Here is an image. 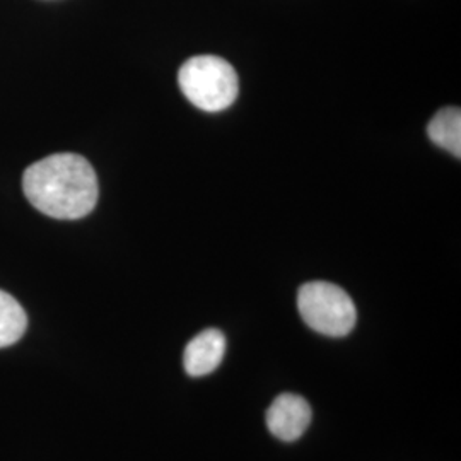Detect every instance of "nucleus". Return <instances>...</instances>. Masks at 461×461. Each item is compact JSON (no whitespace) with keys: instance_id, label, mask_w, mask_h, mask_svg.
<instances>
[{"instance_id":"nucleus-1","label":"nucleus","mask_w":461,"mask_h":461,"mask_svg":"<svg viewBox=\"0 0 461 461\" xmlns=\"http://www.w3.org/2000/svg\"><path fill=\"white\" fill-rule=\"evenodd\" d=\"M23 190L36 211L62 221L89 214L98 202V176L79 154H53L30 166Z\"/></svg>"},{"instance_id":"nucleus-5","label":"nucleus","mask_w":461,"mask_h":461,"mask_svg":"<svg viewBox=\"0 0 461 461\" xmlns=\"http://www.w3.org/2000/svg\"><path fill=\"white\" fill-rule=\"evenodd\" d=\"M226 337L221 330L207 329L195 335L183 352V366L188 376L200 378L211 375L222 363Z\"/></svg>"},{"instance_id":"nucleus-3","label":"nucleus","mask_w":461,"mask_h":461,"mask_svg":"<svg viewBox=\"0 0 461 461\" xmlns=\"http://www.w3.org/2000/svg\"><path fill=\"white\" fill-rule=\"evenodd\" d=\"M297 310L310 329L327 337H346L357 321L356 304L350 296L342 287L323 280L301 285Z\"/></svg>"},{"instance_id":"nucleus-4","label":"nucleus","mask_w":461,"mask_h":461,"mask_svg":"<svg viewBox=\"0 0 461 461\" xmlns=\"http://www.w3.org/2000/svg\"><path fill=\"white\" fill-rule=\"evenodd\" d=\"M312 422V407L296 393H282L267 411V428L285 443L299 439Z\"/></svg>"},{"instance_id":"nucleus-6","label":"nucleus","mask_w":461,"mask_h":461,"mask_svg":"<svg viewBox=\"0 0 461 461\" xmlns=\"http://www.w3.org/2000/svg\"><path fill=\"white\" fill-rule=\"evenodd\" d=\"M429 139L455 158L461 156L460 108H445L438 112L428 125Z\"/></svg>"},{"instance_id":"nucleus-2","label":"nucleus","mask_w":461,"mask_h":461,"mask_svg":"<svg viewBox=\"0 0 461 461\" xmlns=\"http://www.w3.org/2000/svg\"><path fill=\"white\" fill-rule=\"evenodd\" d=\"M178 84L194 106L209 113L230 108L240 93V81L234 67L214 55L188 59L178 72Z\"/></svg>"},{"instance_id":"nucleus-7","label":"nucleus","mask_w":461,"mask_h":461,"mask_svg":"<svg viewBox=\"0 0 461 461\" xmlns=\"http://www.w3.org/2000/svg\"><path fill=\"white\" fill-rule=\"evenodd\" d=\"M28 329V316L16 297L0 291V348L14 346Z\"/></svg>"}]
</instances>
